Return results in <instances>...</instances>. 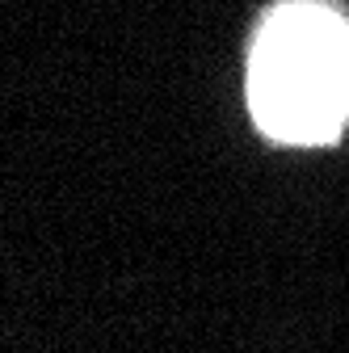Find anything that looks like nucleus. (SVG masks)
Here are the masks:
<instances>
[{
  "mask_svg": "<svg viewBox=\"0 0 349 353\" xmlns=\"http://www.w3.org/2000/svg\"><path fill=\"white\" fill-rule=\"evenodd\" d=\"M248 110L270 139L332 143L349 122V26L316 0H290L248 55Z\"/></svg>",
  "mask_w": 349,
  "mask_h": 353,
  "instance_id": "1",
  "label": "nucleus"
}]
</instances>
